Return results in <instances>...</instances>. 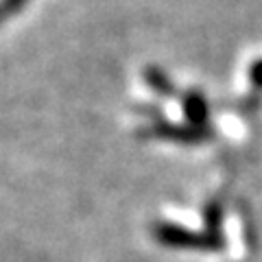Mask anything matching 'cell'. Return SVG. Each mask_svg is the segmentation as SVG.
<instances>
[{
    "label": "cell",
    "mask_w": 262,
    "mask_h": 262,
    "mask_svg": "<svg viewBox=\"0 0 262 262\" xmlns=\"http://www.w3.org/2000/svg\"><path fill=\"white\" fill-rule=\"evenodd\" d=\"M153 238L164 247L170 249H186V251H223L225 238L223 234H214L208 229H190L179 223H155L151 227Z\"/></svg>",
    "instance_id": "1"
},
{
    "label": "cell",
    "mask_w": 262,
    "mask_h": 262,
    "mask_svg": "<svg viewBox=\"0 0 262 262\" xmlns=\"http://www.w3.org/2000/svg\"><path fill=\"white\" fill-rule=\"evenodd\" d=\"M140 138H155V140H166V142H175V144H203L210 142L214 138V131L210 127H194L188 122H170V120H158L151 122L149 127H144L138 131Z\"/></svg>",
    "instance_id": "2"
},
{
    "label": "cell",
    "mask_w": 262,
    "mask_h": 262,
    "mask_svg": "<svg viewBox=\"0 0 262 262\" xmlns=\"http://www.w3.org/2000/svg\"><path fill=\"white\" fill-rule=\"evenodd\" d=\"M182 112L188 125L194 127H208L210 120V103L199 90H188L182 96Z\"/></svg>",
    "instance_id": "3"
},
{
    "label": "cell",
    "mask_w": 262,
    "mask_h": 262,
    "mask_svg": "<svg viewBox=\"0 0 262 262\" xmlns=\"http://www.w3.org/2000/svg\"><path fill=\"white\" fill-rule=\"evenodd\" d=\"M142 77H144V83L149 85V90L155 96H160V98H175L177 96L175 81L170 79L166 75V70H162L160 66H146Z\"/></svg>",
    "instance_id": "4"
},
{
    "label": "cell",
    "mask_w": 262,
    "mask_h": 262,
    "mask_svg": "<svg viewBox=\"0 0 262 262\" xmlns=\"http://www.w3.org/2000/svg\"><path fill=\"white\" fill-rule=\"evenodd\" d=\"M221 221H223V210H221L216 203H210V206L203 210V227L208 232L221 234Z\"/></svg>",
    "instance_id": "5"
},
{
    "label": "cell",
    "mask_w": 262,
    "mask_h": 262,
    "mask_svg": "<svg viewBox=\"0 0 262 262\" xmlns=\"http://www.w3.org/2000/svg\"><path fill=\"white\" fill-rule=\"evenodd\" d=\"M29 0H0V18H9L22 11Z\"/></svg>",
    "instance_id": "6"
},
{
    "label": "cell",
    "mask_w": 262,
    "mask_h": 262,
    "mask_svg": "<svg viewBox=\"0 0 262 262\" xmlns=\"http://www.w3.org/2000/svg\"><path fill=\"white\" fill-rule=\"evenodd\" d=\"M140 116H146V118H151V122H158L162 120V110L158 107V105H153V103H142L140 107H134Z\"/></svg>",
    "instance_id": "7"
},
{
    "label": "cell",
    "mask_w": 262,
    "mask_h": 262,
    "mask_svg": "<svg viewBox=\"0 0 262 262\" xmlns=\"http://www.w3.org/2000/svg\"><path fill=\"white\" fill-rule=\"evenodd\" d=\"M249 81H251V85L256 88V90H262V59L251 63V68H249Z\"/></svg>",
    "instance_id": "8"
}]
</instances>
